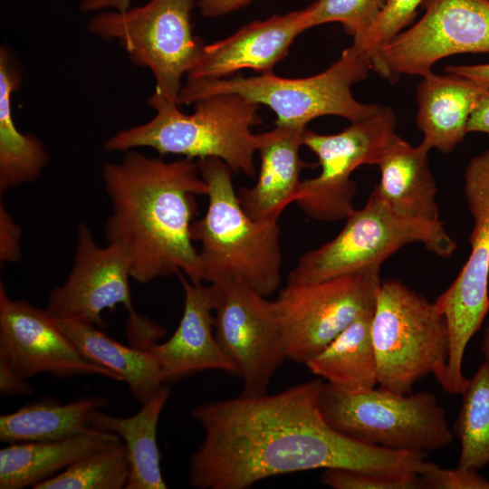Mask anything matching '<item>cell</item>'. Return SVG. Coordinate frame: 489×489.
Wrapping results in <instances>:
<instances>
[{
	"mask_svg": "<svg viewBox=\"0 0 489 489\" xmlns=\"http://www.w3.org/2000/svg\"><path fill=\"white\" fill-rule=\"evenodd\" d=\"M386 0H316L305 8L309 28L338 22L357 40L375 22Z\"/></svg>",
	"mask_w": 489,
	"mask_h": 489,
	"instance_id": "obj_30",
	"label": "cell"
},
{
	"mask_svg": "<svg viewBox=\"0 0 489 489\" xmlns=\"http://www.w3.org/2000/svg\"><path fill=\"white\" fill-rule=\"evenodd\" d=\"M148 103L155 117L111 136L103 145L106 151L149 147L160 155L216 158L235 173L255 175L254 153L267 135L252 132L262 123L259 104L237 94H219L196 101L194 112L184 114L177 103L156 91Z\"/></svg>",
	"mask_w": 489,
	"mask_h": 489,
	"instance_id": "obj_3",
	"label": "cell"
},
{
	"mask_svg": "<svg viewBox=\"0 0 489 489\" xmlns=\"http://www.w3.org/2000/svg\"><path fill=\"white\" fill-rule=\"evenodd\" d=\"M489 53V0H426L421 18L371 59L381 78L426 76L447 56Z\"/></svg>",
	"mask_w": 489,
	"mask_h": 489,
	"instance_id": "obj_13",
	"label": "cell"
},
{
	"mask_svg": "<svg viewBox=\"0 0 489 489\" xmlns=\"http://www.w3.org/2000/svg\"><path fill=\"white\" fill-rule=\"evenodd\" d=\"M184 291V310L172 336L144 350L158 361L164 382L193 373L218 369L238 376L235 363L220 348L215 333L214 290L211 284L194 283L184 273L177 275Z\"/></svg>",
	"mask_w": 489,
	"mask_h": 489,
	"instance_id": "obj_18",
	"label": "cell"
},
{
	"mask_svg": "<svg viewBox=\"0 0 489 489\" xmlns=\"http://www.w3.org/2000/svg\"><path fill=\"white\" fill-rule=\"evenodd\" d=\"M480 350L484 357V361L489 365V322L484 329L483 340L480 346Z\"/></svg>",
	"mask_w": 489,
	"mask_h": 489,
	"instance_id": "obj_40",
	"label": "cell"
},
{
	"mask_svg": "<svg viewBox=\"0 0 489 489\" xmlns=\"http://www.w3.org/2000/svg\"><path fill=\"white\" fill-rule=\"evenodd\" d=\"M54 320L83 357L116 373L139 403L148 402L163 385L159 363L149 351L122 345L93 324Z\"/></svg>",
	"mask_w": 489,
	"mask_h": 489,
	"instance_id": "obj_23",
	"label": "cell"
},
{
	"mask_svg": "<svg viewBox=\"0 0 489 489\" xmlns=\"http://www.w3.org/2000/svg\"><path fill=\"white\" fill-rule=\"evenodd\" d=\"M415 472H371L350 468H326L321 484L334 489H419Z\"/></svg>",
	"mask_w": 489,
	"mask_h": 489,
	"instance_id": "obj_32",
	"label": "cell"
},
{
	"mask_svg": "<svg viewBox=\"0 0 489 489\" xmlns=\"http://www.w3.org/2000/svg\"><path fill=\"white\" fill-rule=\"evenodd\" d=\"M412 243H421L444 258L450 257L457 248L441 220L402 216L373 190L366 205L354 209L332 240L299 258L286 283H316L380 268L388 257Z\"/></svg>",
	"mask_w": 489,
	"mask_h": 489,
	"instance_id": "obj_6",
	"label": "cell"
},
{
	"mask_svg": "<svg viewBox=\"0 0 489 489\" xmlns=\"http://www.w3.org/2000/svg\"><path fill=\"white\" fill-rule=\"evenodd\" d=\"M380 268L286 285L273 301L286 359L305 364L365 312L374 311Z\"/></svg>",
	"mask_w": 489,
	"mask_h": 489,
	"instance_id": "obj_12",
	"label": "cell"
},
{
	"mask_svg": "<svg viewBox=\"0 0 489 489\" xmlns=\"http://www.w3.org/2000/svg\"><path fill=\"white\" fill-rule=\"evenodd\" d=\"M0 390L5 395L29 394L33 388L27 380L13 371L6 364L0 362Z\"/></svg>",
	"mask_w": 489,
	"mask_h": 489,
	"instance_id": "obj_36",
	"label": "cell"
},
{
	"mask_svg": "<svg viewBox=\"0 0 489 489\" xmlns=\"http://www.w3.org/2000/svg\"><path fill=\"white\" fill-rule=\"evenodd\" d=\"M419 489H489V480L477 470L457 466L445 469L436 464L419 474Z\"/></svg>",
	"mask_w": 489,
	"mask_h": 489,
	"instance_id": "obj_33",
	"label": "cell"
},
{
	"mask_svg": "<svg viewBox=\"0 0 489 489\" xmlns=\"http://www.w3.org/2000/svg\"><path fill=\"white\" fill-rule=\"evenodd\" d=\"M197 3L149 0L134 9L97 14L88 30L102 40L119 41L135 64L151 70L155 91L179 106L181 79L204 46L194 35L190 22Z\"/></svg>",
	"mask_w": 489,
	"mask_h": 489,
	"instance_id": "obj_9",
	"label": "cell"
},
{
	"mask_svg": "<svg viewBox=\"0 0 489 489\" xmlns=\"http://www.w3.org/2000/svg\"><path fill=\"white\" fill-rule=\"evenodd\" d=\"M106 399L83 398L67 404L38 402L0 417V441L9 444L53 441L91 428V414L103 408Z\"/></svg>",
	"mask_w": 489,
	"mask_h": 489,
	"instance_id": "obj_27",
	"label": "cell"
},
{
	"mask_svg": "<svg viewBox=\"0 0 489 489\" xmlns=\"http://www.w3.org/2000/svg\"><path fill=\"white\" fill-rule=\"evenodd\" d=\"M321 379L282 392L202 403L192 417L205 436L191 455L188 482L198 489H245L283 474L333 467L421 474L427 453L396 451L350 439L320 409Z\"/></svg>",
	"mask_w": 489,
	"mask_h": 489,
	"instance_id": "obj_1",
	"label": "cell"
},
{
	"mask_svg": "<svg viewBox=\"0 0 489 489\" xmlns=\"http://www.w3.org/2000/svg\"><path fill=\"white\" fill-rule=\"evenodd\" d=\"M371 334L379 388L412 393L417 381L445 367L449 333L436 304L399 280L381 281Z\"/></svg>",
	"mask_w": 489,
	"mask_h": 489,
	"instance_id": "obj_8",
	"label": "cell"
},
{
	"mask_svg": "<svg viewBox=\"0 0 489 489\" xmlns=\"http://www.w3.org/2000/svg\"><path fill=\"white\" fill-rule=\"evenodd\" d=\"M423 1L386 0L373 24L363 36L353 40L352 45L371 61L385 44L411 23Z\"/></svg>",
	"mask_w": 489,
	"mask_h": 489,
	"instance_id": "obj_31",
	"label": "cell"
},
{
	"mask_svg": "<svg viewBox=\"0 0 489 489\" xmlns=\"http://www.w3.org/2000/svg\"><path fill=\"white\" fill-rule=\"evenodd\" d=\"M371 61L353 45L323 72L305 78H283L273 72L244 77L187 80L182 86L178 104H191L213 95L237 94L275 114V126L306 128L315 118L340 116L350 122L372 115L380 105L357 101L353 84L364 80Z\"/></svg>",
	"mask_w": 489,
	"mask_h": 489,
	"instance_id": "obj_5",
	"label": "cell"
},
{
	"mask_svg": "<svg viewBox=\"0 0 489 489\" xmlns=\"http://www.w3.org/2000/svg\"><path fill=\"white\" fill-rule=\"evenodd\" d=\"M374 311L365 312L321 351L309 360L308 369L325 382L349 392L378 385V365L371 334Z\"/></svg>",
	"mask_w": 489,
	"mask_h": 489,
	"instance_id": "obj_25",
	"label": "cell"
},
{
	"mask_svg": "<svg viewBox=\"0 0 489 489\" xmlns=\"http://www.w3.org/2000/svg\"><path fill=\"white\" fill-rule=\"evenodd\" d=\"M467 132H482L489 135V88L480 97L470 115Z\"/></svg>",
	"mask_w": 489,
	"mask_h": 489,
	"instance_id": "obj_37",
	"label": "cell"
},
{
	"mask_svg": "<svg viewBox=\"0 0 489 489\" xmlns=\"http://www.w3.org/2000/svg\"><path fill=\"white\" fill-rule=\"evenodd\" d=\"M169 393V388L162 385L131 417H116L99 410L91 414V427L114 433L124 441L129 462L126 489L167 488L160 469L157 427Z\"/></svg>",
	"mask_w": 489,
	"mask_h": 489,
	"instance_id": "obj_24",
	"label": "cell"
},
{
	"mask_svg": "<svg viewBox=\"0 0 489 489\" xmlns=\"http://www.w3.org/2000/svg\"><path fill=\"white\" fill-rule=\"evenodd\" d=\"M197 163L208 187L206 211L191 225L192 239L200 244L198 282L237 280L271 295L282 281L278 221H255L244 212L224 161L205 158Z\"/></svg>",
	"mask_w": 489,
	"mask_h": 489,
	"instance_id": "obj_4",
	"label": "cell"
},
{
	"mask_svg": "<svg viewBox=\"0 0 489 489\" xmlns=\"http://www.w3.org/2000/svg\"><path fill=\"white\" fill-rule=\"evenodd\" d=\"M465 193L474 219L470 255L453 283L436 300L449 333V352L437 379L450 391L461 390L466 346L489 311V149L473 158L465 171Z\"/></svg>",
	"mask_w": 489,
	"mask_h": 489,
	"instance_id": "obj_10",
	"label": "cell"
},
{
	"mask_svg": "<svg viewBox=\"0 0 489 489\" xmlns=\"http://www.w3.org/2000/svg\"><path fill=\"white\" fill-rule=\"evenodd\" d=\"M308 29L305 8L253 21L227 38L204 44L187 80L226 78L244 69L273 72L294 39Z\"/></svg>",
	"mask_w": 489,
	"mask_h": 489,
	"instance_id": "obj_17",
	"label": "cell"
},
{
	"mask_svg": "<svg viewBox=\"0 0 489 489\" xmlns=\"http://www.w3.org/2000/svg\"><path fill=\"white\" fill-rule=\"evenodd\" d=\"M452 431L460 443L458 466L479 470L489 465V365L483 361L461 393Z\"/></svg>",
	"mask_w": 489,
	"mask_h": 489,
	"instance_id": "obj_28",
	"label": "cell"
},
{
	"mask_svg": "<svg viewBox=\"0 0 489 489\" xmlns=\"http://www.w3.org/2000/svg\"><path fill=\"white\" fill-rule=\"evenodd\" d=\"M22 230L0 201V263H15L20 260Z\"/></svg>",
	"mask_w": 489,
	"mask_h": 489,
	"instance_id": "obj_34",
	"label": "cell"
},
{
	"mask_svg": "<svg viewBox=\"0 0 489 489\" xmlns=\"http://www.w3.org/2000/svg\"><path fill=\"white\" fill-rule=\"evenodd\" d=\"M72 267L62 285L53 288L45 311L56 320H70L102 327L101 312L122 304L134 312L129 279L130 268L116 245L99 246L85 224L77 226Z\"/></svg>",
	"mask_w": 489,
	"mask_h": 489,
	"instance_id": "obj_16",
	"label": "cell"
},
{
	"mask_svg": "<svg viewBox=\"0 0 489 489\" xmlns=\"http://www.w3.org/2000/svg\"><path fill=\"white\" fill-rule=\"evenodd\" d=\"M429 151L423 142L414 147L398 135L378 164L380 179L374 191L402 216L439 221L438 189L429 166Z\"/></svg>",
	"mask_w": 489,
	"mask_h": 489,
	"instance_id": "obj_22",
	"label": "cell"
},
{
	"mask_svg": "<svg viewBox=\"0 0 489 489\" xmlns=\"http://www.w3.org/2000/svg\"><path fill=\"white\" fill-rule=\"evenodd\" d=\"M131 0H84L81 5L83 12L113 8L116 11H126L129 9Z\"/></svg>",
	"mask_w": 489,
	"mask_h": 489,
	"instance_id": "obj_39",
	"label": "cell"
},
{
	"mask_svg": "<svg viewBox=\"0 0 489 489\" xmlns=\"http://www.w3.org/2000/svg\"><path fill=\"white\" fill-rule=\"evenodd\" d=\"M215 336L244 381L242 395L266 393L286 359L273 301L237 280L211 283Z\"/></svg>",
	"mask_w": 489,
	"mask_h": 489,
	"instance_id": "obj_14",
	"label": "cell"
},
{
	"mask_svg": "<svg viewBox=\"0 0 489 489\" xmlns=\"http://www.w3.org/2000/svg\"><path fill=\"white\" fill-rule=\"evenodd\" d=\"M118 440L114 433L91 427L59 440L10 444L0 450V488L34 487Z\"/></svg>",
	"mask_w": 489,
	"mask_h": 489,
	"instance_id": "obj_21",
	"label": "cell"
},
{
	"mask_svg": "<svg viewBox=\"0 0 489 489\" xmlns=\"http://www.w3.org/2000/svg\"><path fill=\"white\" fill-rule=\"evenodd\" d=\"M307 128L275 126L267 131L259 148L258 177L251 187L237 191L244 212L255 221H278L283 211L295 202L300 174L310 164L300 158Z\"/></svg>",
	"mask_w": 489,
	"mask_h": 489,
	"instance_id": "obj_19",
	"label": "cell"
},
{
	"mask_svg": "<svg viewBox=\"0 0 489 489\" xmlns=\"http://www.w3.org/2000/svg\"><path fill=\"white\" fill-rule=\"evenodd\" d=\"M393 110L380 105L372 115L350 122L335 134L306 129L303 145L318 158L320 174L302 180L295 202L311 218L323 222L346 219L355 209L352 172L362 165H378L398 136Z\"/></svg>",
	"mask_w": 489,
	"mask_h": 489,
	"instance_id": "obj_11",
	"label": "cell"
},
{
	"mask_svg": "<svg viewBox=\"0 0 489 489\" xmlns=\"http://www.w3.org/2000/svg\"><path fill=\"white\" fill-rule=\"evenodd\" d=\"M111 213L104 225L108 244L126 255L140 283L184 273L198 282V250L191 236L196 198L208 187L197 161L149 158L126 151L101 171Z\"/></svg>",
	"mask_w": 489,
	"mask_h": 489,
	"instance_id": "obj_2",
	"label": "cell"
},
{
	"mask_svg": "<svg viewBox=\"0 0 489 489\" xmlns=\"http://www.w3.org/2000/svg\"><path fill=\"white\" fill-rule=\"evenodd\" d=\"M252 0H198L200 13L206 17H218L237 11Z\"/></svg>",
	"mask_w": 489,
	"mask_h": 489,
	"instance_id": "obj_35",
	"label": "cell"
},
{
	"mask_svg": "<svg viewBox=\"0 0 489 489\" xmlns=\"http://www.w3.org/2000/svg\"><path fill=\"white\" fill-rule=\"evenodd\" d=\"M129 476L124 444L118 440L78 460L34 489H122Z\"/></svg>",
	"mask_w": 489,
	"mask_h": 489,
	"instance_id": "obj_29",
	"label": "cell"
},
{
	"mask_svg": "<svg viewBox=\"0 0 489 489\" xmlns=\"http://www.w3.org/2000/svg\"><path fill=\"white\" fill-rule=\"evenodd\" d=\"M430 72L417 88V126L430 149L448 154L465 139L467 123L480 97L489 86L446 72Z\"/></svg>",
	"mask_w": 489,
	"mask_h": 489,
	"instance_id": "obj_20",
	"label": "cell"
},
{
	"mask_svg": "<svg viewBox=\"0 0 489 489\" xmlns=\"http://www.w3.org/2000/svg\"><path fill=\"white\" fill-rule=\"evenodd\" d=\"M20 74L4 47L0 50V192L29 183L40 177L49 155L40 139L20 132L12 113V94Z\"/></svg>",
	"mask_w": 489,
	"mask_h": 489,
	"instance_id": "obj_26",
	"label": "cell"
},
{
	"mask_svg": "<svg viewBox=\"0 0 489 489\" xmlns=\"http://www.w3.org/2000/svg\"><path fill=\"white\" fill-rule=\"evenodd\" d=\"M319 403L332 429L365 445L427 454L455 438L444 408L429 391L399 394L379 387L349 392L324 382Z\"/></svg>",
	"mask_w": 489,
	"mask_h": 489,
	"instance_id": "obj_7",
	"label": "cell"
},
{
	"mask_svg": "<svg viewBox=\"0 0 489 489\" xmlns=\"http://www.w3.org/2000/svg\"><path fill=\"white\" fill-rule=\"evenodd\" d=\"M446 72L455 73L489 86V63L475 65H450Z\"/></svg>",
	"mask_w": 489,
	"mask_h": 489,
	"instance_id": "obj_38",
	"label": "cell"
},
{
	"mask_svg": "<svg viewBox=\"0 0 489 489\" xmlns=\"http://www.w3.org/2000/svg\"><path fill=\"white\" fill-rule=\"evenodd\" d=\"M0 362L26 380L50 373L57 378L101 375L121 381L113 371L83 357L45 310L9 298L2 281Z\"/></svg>",
	"mask_w": 489,
	"mask_h": 489,
	"instance_id": "obj_15",
	"label": "cell"
}]
</instances>
